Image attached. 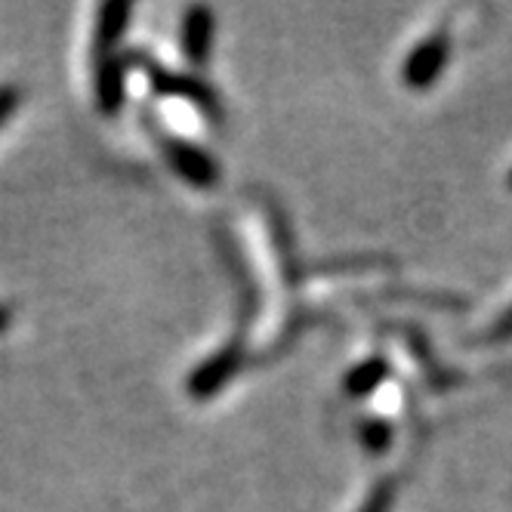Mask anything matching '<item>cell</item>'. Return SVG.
Here are the masks:
<instances>
[{
	"label": "cell",
	"mask_w": 512,
	"mask_h": 512,
	"mask_svg": "<svg viewBox=\"0 0 512 512\" xmlns=\"http://www.w3.org/2000/svg\"><path fill=\"white\" fill-rule=\"evenodd\" d=\"M494 337L497 340H506V337H512V306L500 315V321L494 324Z\"/></svg>",
	"instance_id": "obj_12"
},
{
	"label": "cell",
	"mask_w": 512,
	"mask_h": 512,
	"mask_svg": "<svg viewBox=\"0 0 512 512\" xmlns=\"http://www.w3.org/2000/svg\"><path fill=\"white\" fill-rule=\"evenodd\" d=\"M7 324H10V321H7V312H4V309H0V334H4V331H7Z\"/></svg>",
	"instance_id": "obj_13"
},
{
	"label": "cell",
	"mask_w": 512,
	"mask_h": 512,
	"mask_svg": "<svg viewBox=\"0 0 512 512\" xmlns=\"http://www.w3.org/2000/svg\"><path fill=\"white\" fill-rule=\"evenodd\" d=\"M392 485L389 482H383V485H377L374 491H371V497L364 500V506L358 509V512H389L392 509Z\"/></svg>",
	"instance_id": "obj_10"
},
{
	"label": "cell",
	"mask_w": 512,
	"mask_h": 512,
	"mask_svg": "<svg viewBox=\"0 0 512 512\" xmlns=\"http://www.w3.org/2000/svg\"><path fill=\"white\" fill-rule=\"evenodd\" d=\"M19 105V90L16 87H0V127L10 121V115Z\"/></svg>",
	"instance_id": "obj_11"
},
{
	"label": "cell",
	"mask_w": 512,
	"mask_h": 512,
	"mask_svg": "<svg viewBox=\"0 0 512 512\" xmlns=\"http://www.w3.org/2000/svg\"><path fill=\"white\" fill-rule=\"evenodd\" d=\"M509 182H512V176H509Z\"/></svg>",
	"instance_id": "obj_14"
},
{
	"label": "cell",
	"mask_w": 512,
	"mask_h": 512,
	"mask_svg": "<svg viewBox=\"0 0 512 512\" xmlns=\"http://www.w3.org/2000/svg\"><path fill=\"white\" fill-rule=\"evenodd\" d=\"M93 93L102 115H118L127 99V62L115 50H96Z\"/></svg>",
	"instance_id": "obj_4"
},
{
	"label": "cell",
	"mask_w": 512,
	"mask_h": 512,
	"mask_svg": "<svg viewBox=\"0 0 512 512\" xmlns=\"http://www.w3.org/2000/svg\"><path fill=\"white\" fill-rule=\"evenodd\" d=\"M127 65H136L145 81L155 87V93L161 96H173V99H186L192 105H198L201 112H207L210 118H219V102H216V93L210 84H204L201 78L195 75H182V71H170L164 68L158 59H152L145 50H133L127 56Z\"/></svg>",
	"instance_id": "obj_1"
},
{
	"label": "cell",
	"mask_w": 512,
	"mask_h": 512,
	"mask_svg": "<svg viewBox=\"0 0 512 512\" xmlns=\"http://www.w3.org/2000/svg\"><path fill=\"white\" fill-rule=\"evenodd\" d=\"M358 435H361L364 451L374 454V457L386 454L389 445H392V426L386 420H380V417H364L361 426H358Z\"/></svg>",
	"instance_id": "obj_9"
},
{
	"label": "cell",
	"mask_w": 512,
	"mask_h": 512,
	"mask_svg": "<svg viewBox=\"0 0 512 512\" xmlns=\"http://www.w3.org/2000/svg\"><path fill=\"white\" fill-rule=\"evenodd\" d=\"M386 377H389V361L374 355V358H364V361L355 364V368L343 380V389L352 398H368L386 383Z\"/></svg>",
	"instance_id": "obj_8"
},
{
	"label": "cell",
	"mask_w": 512,
	"mask_h": 512,
	"mask_svg": "<svg viewBox=\"0 0 512 512\" xmlns=\"http://www.w3.org/2000/svg\"><path fill=\"white\" fill-rule=\"evenodd\" d=\"M241 364H244V346H241V340L226 343L223 349H216L207 361H201L198 368L192 371V377H189V395L198 398V401L213 398L219 389L229 386L238 377Z\"/></svg>",
	"instance_id": "obj_2"
},
{
	"label": "cell",
	"mask_w": 512,
	"mask_h": 512,
	"mask_svg": "<svg viewBox=\"0 0 512 512\" xmlns=\"http://www.w3.org/2000/svg\"><path fill=\"white\" fill-rule=\"evenodd\" d=\"M161 152L173 173L179 179H186L195 189H210L219 182V164L198 145L179 139V136H161Z\"/></svg>",
	"instance_id": "obj_3"
},
{
	"label": "cell",
	"mask_w": 512,
	"mask_h": 512,
	"mask_svg": "<svg viewBox=\"0 0 512 512\" xmlns=\"http://www.w3.org/2000/svg\"><path fill=\"white\" fill-rule=\"evenodd\" d=\"M448 56H451L448 38L445 34H432L429 41H423L411 50V56L405 59V68H401V78H405V84L411 90H426L429 84H435L438 75H442Z\"/></svg>",
	"instance_id": "obj_5"
},
{
	"label": "cell",
	"mask_w": 512,
	"mask_h": 512,
	"mask_svg": "<svg viewBox=\"0 0 512 512\" xmlns=\"http://www.w3.org/2000/svg\"><path fill=\"white\" fill-rule=\"evenodd\" d=\"M179 38H182L186 59L192 65H207L210 47H213V13H210V7H192L186 16H182Z\"/></svg>",
	"instance_id": "obj_6"
},
{
	"label": "cell",
	"mask_w": 512,
	"mask_h": 512,
	"mask_svg": "<svg viewBox=\"0 0 512 512\" xmlns=\"http://www.w3.org/2000/svg\"><path fill=\"white\" fill-rule=\"evenodd\" d=\"M130 16L133 4H127V0H108V4H102L96 19V50H115V44L127 34Z\"/></svg>",
	"instance_id": "obj_7"
}]
</instances>
